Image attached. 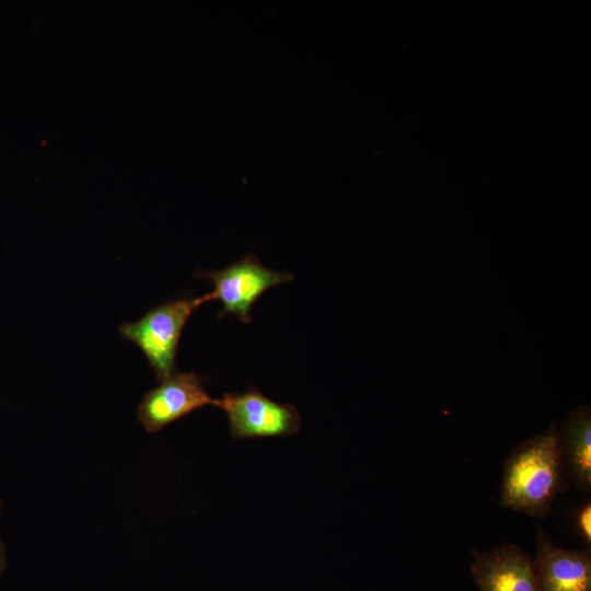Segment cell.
<instances>
[{"label": "cell", "mask_w": 591, "mask_h": 591, "mask_svg": "<svg viewBox=\"0 0 591 591\" xmlns=\"http://www.w3.org/2000/svg\"><path fill=\"white\" fill-rule=\"evenodd\" d=\"M533 560L538 591H591L590 549H565L545 531L536 533Z\"/></svg>", "instance_id": "cell-6"}, {"label": "cell", "mask_w": 591, "mask_h": 591, "mask_svg": "<svg viewBox=\"0 0 591 591\" xmlns=\"http://www.w3.org/2000/svg\"><path fill=\"white\" fill-rule=\"evenodd\" d=\"M1 506H2V502L0 499V510H1ZM5 568H7V555H5L4 546L0 540V577L4 572Z\"/></svg>", "instance_id": "cell-10"}, {"label": "cell", "mask_w": 591, "mask_h": 591, "mask_svg": "<svg viewBox=\"0 0 591 591\" xmlns=\"http://www.w3.org/2000/svg\"><path fill=\"white\" fill-rule=\"evenodd\" d=\"M558 445L564 476L589 494L591 489V412L589 405L571 410L558 430Z\"/></svg>", "instance_id": "cell-8"}, {"label": "cell", "mask_w": 591, "mask_h": 591, "mask_svg": "<svg viewBox=\"0 0 591 591\" xmlns=\"http://www.w3.org/2000/svg\"><path fill=\"white\" fill-rule=\"evenodd\" d=\"M563 482L558 429L553 422L544 432L522 442L507 457L499 505L531 517L545 518Z\"/></svg>", "instance_id": "cell-1"}, {"label": "cell", "mask_w": 591, "mask_h": 591, "mask_svg": "<svg viewBox=\"0 0 591 591\" xmlns=\"http://www.w3.org/2000/svg\"><path fill=\"white\" fill-rule=\"evenodd\" d=\"M206 405H216V398L209 396L205 378L195 372H174L143 396L138 418L147 431L158 432Z\"/></svg>", "instance_id": "cell-5"}, {"label": "cell", "mask_w": 591, "mask_h": 591, "mask_svg": "<svg viewBox=\"0 0 591 591\" xmlns=\"http://www.w3.org/2000/svg\"><path fill=\"white\" fill-rule=\"evenodd\" d=\"M472 576L480 591H538L533 560L515 544L472 551Z\"/></svg>", "instance_id": "cell-7"}, {"label": "cell", "mask_w": 591, "mask_h": 591, "mask_svg": "<svg viewBox=\"0 0 591 591\" xmlns=\"http://www.w3.org/2000/svg\"><path fill=\"white\" fill-rule=\"evenodd\" d=\"M227 415L234 439L290 437L299 432L301 416L291 404L275 402L256 389L225 393L216 405Z\"/></svg>", "instance_id": "cell-4"}, {"label": "cell", "mask_w": 591, "mask_h": 591, "mask_svg": "<svg viewBox=\"0 0 591 591\" xmlns=\"http://www.w3.org/2000/svg\"><path fill=\"white\" fill-rule=\"evenodd\" d=\"M195 277L208 279L213 283V290L204 294L202 300L221 302L219 318L231 313L244 324L252 322V306L266 290L288 283L294 278L290 271L267 268L253 253L246 254L221 270H198Z\"/></svg>", "instance_id": "cell-3"}, {"label": "cell", "mask_w": 591, "mask_h": 591, "mask_svg": "<svg viewBox=\"0 0 591 591\" xmlns=\"http://www.w3.org/2000/svg\"><path fill=\"white\" fill-rule=\"evenodd\" d=\"M202 303V297L167 301L138 321L120 325L119 334L142 351L160 382L176 372L181 334L192 313Z\"/></svg>", "instance_id": "cell-2"}, {"label": "cell", "mask_w": 591, "mask_h": 591, "mask_svg": "<svg viewBox=\"0 0 591 591\" xmlns=\"http://www.w3.org/2000/svg\"><path fill=\"white\" fill-rule=\"evenodd\" d=\"M573 524L580 537L590 545L591 543V503L580 506L573 514Z\"/></svg>", "instance_id": "cell-9"}]
</instances>
